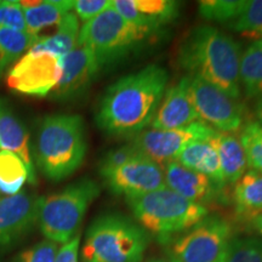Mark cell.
I'll list each match as a JSON object with an SVG mask.
<instances>
[{
  "mask_svg": "<svg viewBox=\"0 0 262 262\" xmlns=\"http://www.w3.org/2000/svg\"><path fill=\"white\" fill-rule=\"evenodd\" d=\"M214 147L220 160L226 183H234L247 172L248 160L241 141L233 134L216 131L208 140Z\"/></svg>",
  "mask_w": 262,
  "mask_h": 262,
  "instance_id": "20",
  "label": "cell"
},
{
  "mask_svg": "<svg viewBox=\"0 0 262 262\" xmlns=\"http://www.w3.org/2000/svg\"><path fill=\"white\" fill-rule=\"evenodd\" d=\"M168 72L149 64L111 85L96 111V124L111 136H136L155 118L168 88Z\"/></svg>",
  "mask_w": 262,
  "mask_h": 262,
  "instance_id": "1",
  "label": "cell"
},
{
  "mask_svg": "<svg viewBox=\"0 0 262 262\" xmlns=\"http://www.w3.org/2000/svg\"><path fill=\"white\" fill-rule=\"evenodd\" d=\"M239 81L249 98H262V39L254 40L242 52Z\"/></svg>",
  "mask_w": 262,
  "mask_h": 262,
  "instance_id": "24",
  "label": "cell"
},
{
  "mask_svg": "<svg viewBox=\"0 0 262 262\" xmlns=\"http://www.w3.org/2000/svg\"><path fill=\"white\" fill-rule=\"evenodd\" d=\"M140 150L137 147L134 145L133 142L130 145H125L119 147V148L112 149L107 153L106 156L103 157V159L101 160L100 168H98V171H100L101 176H106L110 172H112L113 170H116L119 166H122L123 164L129 162L130 159H133L134 157L140 155Z\"/></svg>",
  "mask_w": 262,
  "mask_h": 262,
  "instance_id": "31",
  "label": "cell"
},
{
  "mask_svg": "<svg viewBox=\"0 0 262 262\" xmlns=\"http://www.w3.org/2000/svg\"><path fill=\"white\" fill-rule=\"evenodd\" d=\"M27 181L35 183L19 157L8 150H0V193L8 196L17 194Z\"/></svg>",
  "mask_w": 262,
  "mask_h": 262,
  "instance_id": "26",
  "label": "cell"
},
{
  "mask_svg": "<svg viewBox=\"0 0 262 262\" xmlns=\"http://www.w3.org/2000/svg\"><path fill=\"white\" fill-rule=\"evenodd\" d=\"M139 225L168 242L173 235L188 231L208 216V208L183 198L168 187L126 198Z\"/></svg>",
  "mask_w": 262,
  "mask_h": 262,
  "instance_id": "5",
  "label": "cell"
},
{
  "mask_svg": "<svg viewBox=\"0 0 262 262\" xmlns=\"http://www.w3.org/2000/svg\"><path fill=\"white\" fill-rule=\"evenodd\" d=\"M150 262H171V261H166V260H155V261H150Z\"/></svg>",
  "mask_w": 262,
  "mask_h": 262,
  "instance_id": "38",
  "label": "cell"
},
{
  "mask_svg": "<svg viewBox=\"0 0 262 262\" xmlns=\"http://www.w3.org/2000/svg\"><path fill=\"white\" fill-rule=\"evenodd\" d=\"M188 91L199 120L220 133L233 134L243 129L245 110L237 100L195 75H188Z\"/></svg>",
  "mask_w": 262,
  "mask_h": 262,
  "instance_id": "9",
  "label": "cell"
},
{
  "mask_svg": "<svg viewBox=\"0 0 262 262\" xmlns=\"http://www.w3.org/2000/svg\"><path fill=\"white\" fill-rule=\"evenodd\" d=\"M112 6L124 19L148 37L179 16L173 0H113Z\"/></svg>",
  "mask_w": 262,
  "mask_h": 262,
  "instance_id": "15",
  "label": "cell"
},
{
  "mask_svg": "<svg viewBox=\"0 0 262 262\" xmlns=\"http://www.w3.org/2000/svg\"><path fill=\"white\" fill-rule=\"evenodd\" d=\"M241 45L231 35L212 26H201L188 33L179 50V63L191 75L215 85L239 100Z\"/></svg>",
  "mask_w": 262,
  "mask_h": 262,
  "instance_id": "2",
  "label": "cell"
},
{
  "mask_svg": "<svg viewBox=\"0 0 262 262\" xmlns=\"http://www.w3.org/2000/svg\"><path fill=\"white\" fill-rule=\"evenodd\" d=\"M107 187L126 198L142 195L166 187L162 166L143 153L103 176Z\"/></svg>",
  "mask_w": 262,
  "mask_h": 262,
  "instance_id": "12",
  "label": "cell"
},
{
  "mask_svg": "<svg viewBox=\"0 0 262 262\" xmlns=\"http://www.w3.org/2000/svg\"><path fill=\"white\" fill-rule=\"evenodd\" d=\"M228 26L248 38L262 39V0L245 2L241 15Z\"/></svg>",
  "mask_w": 262,
  "mask_h": 262,
  "instance_id": "28",
  "label": "cell"
},
{
  "mask_svg": "<svg viewBox=\"0 0 262 262\" xmlns=\"http://www.w3.org/2000/svg\"><path fill=\"white\" fill-rule=\"evenodd\" d=\"M86 155L84 122L77 114H54L39 127L35 158L40 171L58 182L77 171Z\"/></svg>",
  "mask_w": 262,
  "mask_h": 262,
  "instance_id": "3",
  "label": "cell"
},
{
  "mask_svg": "<svg viewBox=\"0 0 262 262\" xmlns=\"http://www.w3.org/2000/svg\"><path fill=\"white\" fill-rule=\"evenodd\" d=\"M111 4V0H75L73 2V9L77 17L88 22L110 8Z\"/></svg>",
  "mask_w": 262,
  "mask_h": 262,
  "instance_id": "34",
  "label": "cell"
},
{
  "mask_svg": "<svg viewBox=\"0 0 262 262\" xmlns=\"http://www.w3.org/2000/svg\"><path fill=\"white\" fill-rule=\"evenodd\" d=\"M233 201L239 216L250 220L262 212V173L249 170L234 183Z\"/></svg>",
  "mask_w": 262,
  "mask_h": 262,
  "instance_id": "22",
  "label": "cell"
},
{
  "mask_svg": "<svg viewBox=\"0 0 262 262\" xmlns=\"http://www.w3.org/2000/svg\"><path fill=\"white\" fill-rule=\"evenodd\" d=\"M100 194L93 180L81 179L63 191L41 196L38 224L41 233L55 243H67L78 233L88 209Z\"/></svg>",
  "mask_w": 262,
  "mask_h": 262,
  "instance_id": "6",
  "label": "cell"
},
{
  "mask_svg": "<svg viewBox=\"0 0 262 262\" xmlns=\"http://www.w3.org/2000/svg\"><path fill=\"white\" fill-rule=\"evenodd\" d=\"M145 38V33L124 19L111 4L96 17L85 22L78 45L89 49L102 70L126 56Z\"/></svg>",
  "mask_w": 262,
  "mask_h": 262,
  "instance_id": "7",
  "label": "cell"
},
{
  "mask_svg": "<svg viewBox=\"0 0 262 262\" xmlns=\"http://www.w3.org/2000/svg\"><path fill=\"white\" fill-rule=\"evenodd\" d=\"M233 238L231 224L220 216L204 217L169 247L171 262H222Z\"/></svg>",
  "mask_w": 262,
  "mask_h": 262,
  "instance_id": "8",
  "label": "cell"
},
{
  "mask_svg": "<svg viewBox=\"0 0 262 262\" xmlns=\"http://www.w3.org/2000/svg\"><path fill=\"white\" fill-rule=\"evenodd\" d=\"M244 5V0H204L199 3V14L209 21L231 25L241 15Z\"/></svg>",
  "mask_w": 262,
  "mask_h": 262,
  "instance_id": "27",
  "label": "cell"
},
{
  "mask_svg": "<svg viewBox=\"0 0 262 262\" xmlns=\"http://www.w3.org/2000/svg\"><path fill=\"white\" fill-rule=\"evenodd\" d=\"M175 162L193 171L202 173L208 178L221 191L226 183L220 165L219 156L208 141H194L182 149Z\"/></svg>",
  "mask_w": 262,
  "mask_h": 262,
  "instance_id": "19",
  "label": "cell"
},
{
  "mask_svg": "<svg viewBox=\"0 0 262 262\" xmlns=\"http://www.w3.org/2000/svg\"><path fill=\"white\" fill-rule=\"evenodd\" d=\"M0 150H8L19 157L35 181L29 136L24 124L19 122L6 101L0 98Z\"/></svg>",
  "mask_w": 262,
  "mask_h": 262,
  "instance_id": "18",
  "label": "cell"
},
{
  "mask_svg": "<svg viewBox=\"0 0 262 262\" xmlns=\"http://www.w3.org/2000/svg\"><path fill=\"white\" fill-rule=\"evenodd\" d=\"M260 233H261V235H262V232H260Z\"/></svg>",
  "mask_w": 262,
  "mask_h": 262,
  "instance_id": "39",
  "label": "cell"
},
{
  "mask_svg": "<svg viewBox=\"0 0 262 262\" xmlns=\"http://www.w3.org/2000/svg\"><path fill=\"white\" fill-rule=\"evenodd\" d=\"M58 253V244L44 239L26 249L18 256V262H55Z\"/></svg>",
  "mask_w": 262,
  "mask_h": 262,
  "instance_id": "33",
  "label": "cell"
},
{
  "mask_svg": "<svg viewBox=\"0 0 262 262\" xmlns=\"http://www.w3.org/2000/svg\"><path fill=\"white\" fill-rule=\"evenodd\" d=\"M0 27L27 32L21 3L15 0L0 2Z\"/></svg>",
  "mask_w": 262,
  "mask_h": 262,
  "instance_id": "32",
  "label": "cell"
},
{
  "mask_svg": "<svg viewBox=\"0 0 262 262\" xmlns=\"http://www.w3.org/2000/svg\"><path fill=\"white\" fill-rule=\"evenodd\" d=\"M222 262H262V239L232 238Z\"/></svg>",
  "mask_w": 262,
  "mask_h": 262,
  "instance_id": "30",
  "label": "cell"
},
{
  "mask_svg": "<svg viewBox=\"0 0 262 262\" xmlns=\"http://www.w3.org/2000/svg\"><path fill=\"white\" fill-rule=\"evenodd\" d=\"M250 224L254 228H256L258 232H262V212L256 216H254L253 219H250Z\"/></svg>",
  "mask_w": 262,
  "mask_h": 262,
  "instance_id": "36",
  "label": "cell"
},
{
  "mask_svg": "<svg viewBox=\"0 0 262 262\" xmlns=\"http://www.w3.org/2000/svg\"><path fill=\"white\" fill-rule=\"evenodd\" d=\"M24 10L27 32L38 35L42 29L58 25L71 10L72 0H45V2H19Z\"/></svg>",
  "mask_w": 262,
  "mask_h": 262,
  "instance_id": "21",
  "label": "cell"
},
{
  "mask_svg": "<svg viewBox=\"0 0 262 262\" xmlns=\"http://www.w3.org/2000/svg\"><path fill=\"white\" fill-rule=\"evenodd\" d=\"M255 116H256L257 123L262 126V98L257 100L256 106H255Z\"/></svg>",
  "mask_w": 262,
  "mask_h": 262,
  "instance_id": "37",
  "label": "cell"
},
{
  "mask_svg": "<svg viewBox=\"0 0 262 262\" xmlns=\"http://www.w3.org/2000/svg\"><path fill=\"white\" fill-rule=\"evenodd\" d=\"M40 37L28 32L0 27V77L6 68L18 61L37 44Z\"/></svg>",
  "mask_w": 262,
  "mask_h": 262,
  "instance_id": "25",
  "label": "cell"
},
{
  "mask_svg": "<svg viewBox=\"0 0 262 262\" xmlns=\"http://www.w3.org/2000/svg\"><path fill=\"white\" fill-rule=\"evenodd\" d=\"M100 71L93 52L78 45L70 54L61 56V77L51 91V98L70 101L79 97L88 90Z\"/></svg>",
  "mask_w": 262,
  "mask_h": 262,
  "instance_id": "14",
  "label": "cell"
},
{
  "mask_svg": "<svg viewBox=\"0 0 262 262\" xmlns=\"http://www.w3.org/2000/svg\"><path fill=\"white\" fill-rule=\"evenodd\" d=\"M80 234L78 233L70 242L62 245L58 249V253L55 262H78V253H79Z\"/></svg>",
  "mask_w": 262,
  "mask_h": 262,
  "instance_id": "35",
  "label": "cell"
},
{
  "mask_svg": "<svg viewBox=\"0 0 262 262\" xmlns=\"http://www.w3.org/2000/svg\"><path fill=\"white\" fill-rule=\"evenodd\" d=\"M215 130L208 124L195 122L191 125L172 130L148 129L135 136L133 143L160 166L173 162L182 149L194 141H208Z\"/></svg>",
  "mask_w": 262,
  "mask_h": 262,
  "instance_id": "11",
  "label": "cell"
},
{
  "mask_svg": "<svg viewBox=\"0 0 262 262\" xmlns=\"http://www.w3.org/2000/svg\"><path fill=\"white\" fill-rule=\"evenodd\" d=\"M162 169L166 187L183 198L204 206L206 203L221 201V189L202 173L185 168L175 160Z\"/></svg>",
  "mask_w": 262,
  "mask_h": 262,
  "instance_id": "17",
  "label": "cell"
},
{
  "mask_svg": "<svg viewBox=\"0 0 262 262\" xmlns=\"http://www.w3.org/2000/svg\"><path fill=\"white\" fill-rule=\"evenodd\" d=\"M79 33L80 26L77 15L68 12L57 25V31L55 32V34L51 37H40L32 49L49 52L58 57L64 56L78 47Z\"/></svg>",
  "mask_w": 262,
  "mask_h": 262,
  "instance_id": "23",
  "label": "cell"
},
{
  "mask_svg": "<svg viewBox=\"0 0 262 262\" xmlns=\"http://www.w3.org/2000/svg\"><path fill=\"white\" fill-rule=\"evenodd\" d=\"M146 229L125 215L100 216L88 228L83 262H141L148 247Z\"/></svg>",
  "mask_w": 262,
  "mask_h": 262,
  "instance_id": "4",
  "label": "cell"
},
{
  "mask_svg": "<svg viewBox=\"0 0 262 262\" xmlns=\"http://www.w3.org/2000/svg\"><path fill=\"white\" fill-rule=\"evenodd\" d=\"M41 196L21 191L0 198V253L29 233L38 222Z\"/></svg>",
  "mask_w": 262,
  "mask_h": 262,
  "instance_id": "13",
  "label": "cell"
},
{
  "mask_svg": "<svg viewBox=\"0 0 262 262\" xmlns=\"http://www.w3.org/2000/svg\"><path fill=\"white\" fill-rule=\"evenodd\" d=\"M61 77V57L34 49L26 52L6 75L10 89L28 96L51 94Z\"/></svg>",
  "mask_w": 262,
  "mask_h": 262,
  "instance_id": "10",
  "label": "cell"
},
{
  "mask_svg": "<svg viewBox=\"0 0 262 262\" xmlns=\"http://www.w3.org/2000/svg\"><path fill=\"white\" fill-rule=\"evenodd\" d=\"M195 122H199V117L189 96L188 75H186L178 84L166 89L149 126L150 129L172 130Z\"/></svg>",
  "mask_w": 262,
  "mask_h": 262,
  "instance_id": "16",
  "label": "cell"
},
{
  "mask_svg": "<svg viewBox=\"0 0 262 262\" xmlns=\"http://www.w3.org/2000/svg\"><path fill=\"white\" fill-rule=\"evenodd\" d=\"M251 170L262 173V126L257 122H250L241 130L239 137Z\"/></svg>",
  "mask_w": 262,
  "mask_h": 262,
  "instance_id": "29",
  "label": "cell"
}]
</instances>
